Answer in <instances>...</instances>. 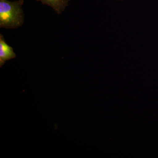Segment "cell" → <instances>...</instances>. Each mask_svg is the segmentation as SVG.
Masks as SVG:
<instances>
[{
  "instance_id": "3957f363",
  "label": "cell",
  "mask_w": 158,
  "mask_h": 158,
  "mask_svg": "<svg viewBox=\"0 0 158 158\" xmlns=\"http://www.w3.org/2000/svg\"><path fill=\"white\" fill-rule=\"evenodd\" d=\"M41 2L43 5L50 6L57 12L60 14L64 11L66 6H68L70 0H36Z\"/></svg>"
},
{
  "instance_id": "7a4b0ae2",
  "label": "cell",
  "mask_w": 158,
  "mask_h": 158,
  "mask_svg": "<svg viewBox=\"0 0 158 158\" xmlns=\"http://www.w3.org/2000/svg\"><path fill=\"white\" fill-rule=\"evenodd\" d=\"M13 49L8 45L2 34H0V67H2L6 61L16 57Z\"/></svg>"
},
{
  "instance_id": "277c9868",
  "label": "cell",
  "mask_w": 158,
  "mask_h": 158,
  "mask_svg": "<svg viewBox=\"0 0 158 158\" xmlns=\"http://www.w3.org/2000/svg\"><path fill=\"white\" fill-rule=\"evenodd\" d=\"M118 1H123V0H118Z\"/></svg>"
},
{
  "instance_id": "6da1fadb",
  "label": "cell",
  "mask_w": 158,
  "mask_h": 158,
  "mask_svg": "<svg viewBox=\"0 0 158 158\" xmlns=\"http://www.w3.org/2000/svg\"><path fill=\"white\" fill-rule=\"evenodd\" d=\"M23 3L24 0L13 2L0 0V27L11 29L22 25L24 18Z\"/></svg>"
}]
</instances>
